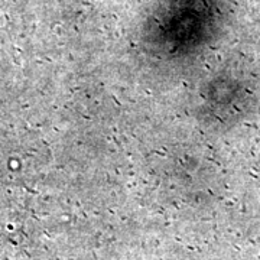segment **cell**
Instances as JSON below:
<instances>
[{
  "label": "cell",
  "mask_w": 260,
  "mask_h": 260,
  "mask_svg": "<svg viewBox=\"0 0 260 260\" xmlns=\"http://www.w3.org/2000/svg\"><path fill=\"white\" fill-rule=\"evenodd\" d=\"M217 0H158L143 34L153 47L175 52L197 47L213 34Z\"/></svg>",
  "instance_id": "1"
}]
</instances>
